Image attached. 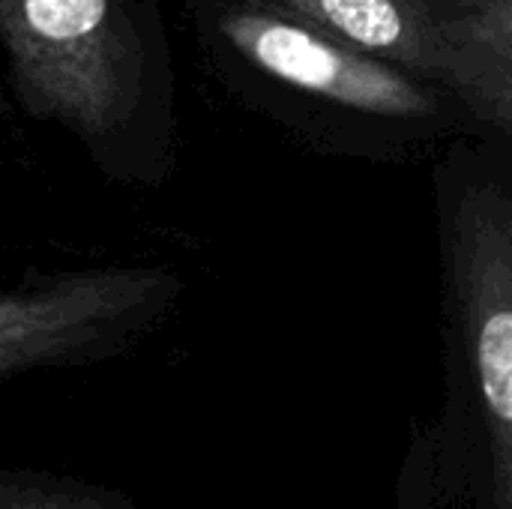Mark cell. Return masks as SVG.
<instances>
[{"instance_id": "52a82bcc", "label": "cell", "mask_w": 512, "mask_h": 509, "mask_svg": "<svg viewBox=\"0 0 512 509\" xmlns=\"http://www.w3.org/2000/svg\"><path fill=\"white\" fill-rule=\"evenodd\" d=\"M0 509H141L114 486L45 468H0Z\"/></svg>"}, {"instance_id": "8992f818", "label": "cell", "mask_w": 512, "mask_h": 509, "mask_svg": "<svg viewBox=\"0 0 512 509\" xmlns=\"http://www.w3.org/2000/svg\"><path fill=\"white\" fill-rule=\"evenodd\" d=\"M345 45L450 81L444 48L423 0H282Z\"/></svg>"}, {"instance_id": "277c9868", "label": "cell", "mask_w": 512, "mask_h": 509, "mask_svg": "<svg viewBox=\"0 0 512 509\" xmlns=\"http://www.w3.org/2000/svg\"><path fill=\"white\" fill-rule=\"evenodd\" d=\"M222 33L255 66L306 93L381 117H423L432 111L429 93L399 69L309 24L237 9L222 18Z\"/></svg>"}, {"instance_id": "7a4b0ae2", "label": "cell", "mask_w": 512, "mask_h": 509, "mask_svg": "<svg viewBox=\"0 0 512 509\" xmlns=\"http://www.w3.org/2000/svg\"><path fill=\"white\" fill-rule=\"evenodd\" d=\"M0 33L36 111L87 135L132 111L141 45L117 0H0Z\"/></svg>"}, {"instance_id": "5b68a950", "label": "cell", "mask_w": 512, "mask_h": 509, "mask_svg": "<svg viewBox=\"0 0 512 509\" xmlns=\"http://www.w3.org/2000/svg\"><path fill=\"white\" fill-rule=\"evenodd\" d=\"M444 48L450 84L498 126L510 123V0H423Z\"/></svg>"}, {"instance_id": "3957f363", "label": "cell", "mask_w": 512, "mask_h": 509, "mask_svg": "<svg viewBox=\"0 0 512 509\" xmlns=\"http://www.w3.org/2000/svg\"><path fill=\"white\" fill-rule=\"evenodd\" d=\"M171 291L162 273L108 270L0 294V381L126 351Z\"/></svg>"}, {"instance_id": "ba28073f", "label": "cell", "mask_w": 512, "mask_h": 509, "mask_svg": "<svg viewBox=\"0 0 512 509\" xmlns=\"http://www.w3.org/2000/svg\"><path fill=\"white\" fill-rule=\"evenodd\" d=\"M465 509H492V507H489V501H486V498H471Z\"/></svg>"}, {"instance_id": "6da1fadb", "label": "cell", "mask_w": 512, "mask_h": 509, "mask_svg": "<svg viewBox=\"0 0 512 509\" xmlns=\"http://www.w3.org/2000/svg\"><path fill=\"white\" fill-rule=\"evenodd\" d=\"M453 285L459 306L462 396L444 438L432 441L417 480L450 501L486 498L512 509V216L498 189H468L453 219ZM438 432V435H441Z\"/></svg>"}]
</instances>
